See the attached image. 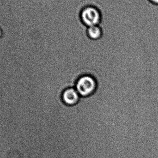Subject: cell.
Listing matches in <instances>:
<instances>
[{
    "instance_id": "2",
    "label": "cell",
    "mask_w": 158,
    "mask_h": 158,
    "mask_svg": "<svg viewBox=\"0 0 158 158\" xmlns=\"http://www.w3.org/2000/svg\"><path fill=\"white\" fill-rule=\"evenodd\" d=\"M81 18L83 23L88 27L99 25L102 16L101 12L97 7L93 6H88L82 10Z\"/></svg>"
},
{
    "instance_id": "4",
    "label": "cell",
    "mask_w": 158,
    "mask_h": 158,
    "mask_svg": "<svg viewBox=\"0 0 158 158\" xmlns=\"http://www.w3.org/2000/svg\"><path fill=\"white\" fill-rule=\"evenodd\" d=\"M86 32L88 38L92 40H98L103 35L102 28L99 25L88 27Z\"/></svg>"
},
{
    "instance_id": "1",
    "label": "cell",
    "mask_w": 158,
    "mask_h": 158,
    "mask_svg": "<svg viewBox=\"0 0 158 158\" xmlns=\"http://www.w3.org/2000/svg\"><path fill=\"white\" fill-rule=\"evenodd\" d=\"M97 82L94 77L84 75L77 80L75 88L81 97L88 98L94 94L97 89Z\"/></svg>"
},
{
    "instance_id": "3",
    "label": "cell",
    "mask_w": 158,
    "mask_h": 158,
    "mask_svg": "<svg viewBox=\"0 0 158 158\" xmlns=\"http://www.w3.org/2000/svg\"><path fill=\"white\" fill-rule=\"evenodd\" d=\"M81 97L74 87H68L63 91L61 94V99L65 106H74L80 102Z\"/></svg>"
},
{
    "instance_id": "5",
    "label": "cell",
    "mask_w": 158,
    "mask_h": 158,
    "mask_svg": "<svg viewBox=\"0 0 158 158\" xmlns=\"http://www.w3.org/2000/svg\"><path fill=\"white\" fill-rule=\"evenodd\" d=\"M150 1L156 4H158V0H150Z\"/></svg>"
}]
</instances>
